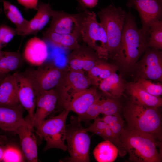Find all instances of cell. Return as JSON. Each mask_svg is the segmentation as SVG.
Returning <instances> with one entry per match:
<instances>
[{
  "mask_svg": "<svg viewBox=\"0 0 162 162\" xmlns=\"http://www.w3.org/2000/svg\"><path fill=\"white\" fill-rule=\"evenodd\" d=\"M66 69L87 73L101 59L84 44L71 51L67 58Z\"/></svg>",
  "mask_w": 162,
  "mask_h": 162,
  "instance_id": "13",
  "label": "cell"
},
{
  "mask_svg": "<svg viewBox=\"0 0 162 162\" xmlns=\"http://www.w3.org/2000/svg\"><path fill=\"white\" fill-rule=\"evenodd\" d=\"M129 9L115 59L125 72L133 70L140 57L149 47L146 36L138 27L135 17Z\"/></svg>",
  "mask_w": 162,
  "mask_h": 162,
  "instance_id": "1",
  "label": "cell"
},
{
  "mask_svg": "<svg viewBox=\"0 0 162 162\" xmlns=\"http://www.w3.org/2000/svg\"><path fill=\"white\" fill-rule=\"evenodd\" d=\"M124 116L129 128L161 140V118L158 108L146 106L131 100L126 106Z\"/></svg>",
  "mask_w": 162,
  "mask_h": 162,
  "instance_id": "3",
  "label": "cell"
},
{
  "mask_svg": "<svg viewBox=\"0 0 162 162\" xmlns=\"http://www.w3.org/2000/svg\"><path fill=\"white\" fill-rule=\"evenodd\" d=\"M89 127L86 128L88 132H92L101 137L103 135L108 124L103 120L102 118L98 117Z\"/></svg>",
  "mask_w": 162,
  "mask_h": 162,
  "instance_id": "34",
  "label": "cell"
},
{
  "mask_svg": "<svg viewBox=\"0 0 162 162\" xmlns=\"http://www.w3.org/2000/svg\"><path fill=\"white\" fill-rule=\"evenodd\" d=\"M76 0V1L79 3L81 7L82 8L83 10H87L86 8L83 5L82 2H81L80 0Z\"/></svg>",
  "mask_w": 162,
  "mask_h": 162,
  "instance_id": "38",
  "label": "cell"
},
{
  "mask_svg": "<svg viewBox=\"0 0 162 162\" xmlns=\"http://www.w3.org/2000/svg\"><path fill=\"white\" fill-rule=\"evenodd\" d=\"M18 98L19 103L28 112L31 122L36 108L37 97L31 82L22 74L18 72Z\"/></svg>",
  "mask_w": 162,
  "mask_h": 162,
  "instance_id": "17",
  "label": "cell"
},
{
  "mask_svg": "<svg viewBox=\"0 0 162 162\" xmlns=\"http://www.w3.org/2000/svg\"><path fill=\"white\" fill-rule=\"evenodd\" d=\"M125 90L130 96L131 100L137 104L155 108L162 106L161 98L148 93L136 82L126 83Z\"/></svg>",
  "mask_w": 162,
  "mask_h": 162,
  "instance_id": "21",
  "label": "cell"
},
{
  "mask_svg": "<svg viewBox=\"0 0 162 162\" xmlns=\"http://www.w3.org/2000/svg\"><path fill=\"white\" fill-rule=\"evenodd\" d=\"M23 59L19 52H4L0 59V76L7 75L19 69L22 64Z\"/></svg>",
  "mask_w": 162,
  "mask_h": 162,
  "instance_id": "27",
  "label": "cell"
},
{
  "mask_svg": "<svg viewBox=\"0 0 162 162\" xmlns=\"http://www.w3.org/2000/svg\"><path fill=\"white\" fill-rule=\"evenodd\" d=\"M5 147L0 141V162L2 161L3 156Z\"/></svg>",
  "mask_w": 162,
  "mask_h": 162,
  "instance_id": "37",
  "label": "cell"
},
{
  "mask_svg": "<svg viewBox=\"0 0 162 162\" xmlns=\"http://www.w3.org/2000/svg\"><path fill=\"white\" fill-rule=\"evenodd\" d=\"M35 69H28L22 73L32 84L37 96L54 89L59 82L65 71L52 62L43 64Z\"/></svg>",
  "mask_w": 162,
  "mask_h": 162,
  "instance_id": "8",
  "label": "cell"
},
{
  "mask_svg": "<svg viewBox=\"0 0 162 162\" xmlns=\"http://www.w3.org/2000/svg\"><path fill=\"white\" fill-rule=\"evenodd\" d=\"M94 12L84 10L80 38L100 58L106 61L109 58L107 36L103 26L98 22Z\"/></svg>",
  "mask_w": 162,
  "mask_h": 162,
  "instance_id": "5",
  "label": "cell"
},
{
  "mask_svg": "<svg viewBox=\"0 0 162 162\" xmlns=\"http://www.w3.org/2000/svg\"><path fill=\"white\" fill-rule=\"evenodd\" d=\"M102 118L110 126L115 137L120 142L119 138L124 128V121L119 112L112 115L105 116Z\"/></svg>",
  "mask_w": 162,
  "mask_h": 162,
  "instance_id": "29",
  "label": "cell"
},
{
  "mask_svg": "<svg viewBox=\"0 0 162 162\" xmlns=\"http://www.w3.org/2000/svg\"><path fill=\"white\" fill-rule=\"evenodd\" d=\"M149 47L162 49V20H158L150 26L146 35Z\"/></svg>",
  "mask_w": 162,
  "mask_h": 162,
  "instance_id": "28",
  "label": "cell"
},
{
  "mask_svg": "<svg viewBox=\"0 0 162 162\" xmlns=\"http://www.w3.org/2000/svg\"><path fill=\"white\" fill-rule=\"evenodd\" d=\"M34 128L31 124L23 125L15 132L19 136L23 154L29 162L38 161L37 143Z\"/></svg>",
  "mask_w": 162,
  "mask_h": 162,
  "instance_id": "18",
  "label": "cell"
},
{
  "mask_svg": "<svg viewBox=\"0 0 162 162\" xmlns=\"http://www.w3.org/2000/svg\"><path fill=\"white\" fill-rule=\"evenodd\" d=\"M95 86L79 91L61 104L64 109L72 111L78 116L83 115L88 108L102 96Z\"/></svg>",
  "mask_w": 162,
  "mask_h": 162,
  "instance_id": "14",
  "label": "cell"
},
{
  "mask_svg": "<svg viewBox=\"0 0 162 162\" xmlns=\"http://www.w3.org/2000/svg\"><path fill=\"white\" fill-rule=\"evenodd\" d=\"M18 3L27 9L37 10L38 0H17Z\"/></svg>",
  "mask_w": 162,
  "mask_h": 162,
  "instance_id": "35",
  "label": "cell"
},
{
  "mask_svg": "<svg viewBox=\"0 0 162 162\" xmlns=\"http://www.w3.org/2000/svg\"><path fill=\"white\" fill-rule=\"evenodd\" d=\"M118 68L116 65L101 59L87 73V76L92 85L98 88L101 81L116 73Z\"/></svg>",
  "mask_w": 162,
  "mask_h": 162,
  "instance_id": "23",
  "label": "cell"
},
{
  "mask_svg": "<svg viewBox=\"0 0 162 162\" xmlns=\"http://www.w3.org/2000/svg\"><path fill=\"white\" fill-rule=\"evenodd\" d=\"M3 0H0V1H1L2 2V1H3Z\"/></svg>",
  "mask_w": 162,
  "mask_h": 162,
  "instance_id": "41",
  "label": "cell"
},
{
  "mask_svg": "<svg viewBox=\"0 0 162 162\" xmlns=\"http://www.w3.org/2000/svg\"><path fill=\"white\" fill-rule=\"evenodd\" d=\"M23 109L20 104L11 106L0 105V129L15 132L20 127L31 124L28 119L24 118Z\"/></svg>",
  "mask_w": 162,
  "mask_h": 162,
  "instance_id": "16",
  "label": "cell"
},
{
  "mask_svg": "<svg viewBox=\"0 0 162 162\" xmlns=\"http://www.w3.org/2000/svg\"><path fill=\"white\" fill-rule=\"evenodd\" d=\"M144 53L142 58L137 62L133 69L136 71L137 80L143 79L161 82V51L152 48H149L148 47Z\"/></svg>",
  "mask_w": 162,
  "mask_h": 162,
  "instance_id": "9",
  "label": "cell"
},
{
  "mask_svg": "<svg viewBox=\"0 0 162 162\" xmlns=\"http://www.w3.org/2000/svg\"><path fill=\"white\" fill-rule=\"evenodd\" d=\"M127 13L120 7L111 4L97 13L106 34L109 58L115 60L118 53Z\"/></svg>",
  "mask_w": 162,
  "mask_h": 162,
  "instance_id": "4",
  "label": "cell"
},
{
  "mask_svg": "<svg viewBox=\"0 0 162 162\" xmlns=\"http://www.w3.org/2000/svg\"><path fill=\"white\" fill-rule=\"evenodd\" d=\"M61 106L58 94L54 89L43 92L37 96L36 108L31 124L35 127Z\"/></svg>",
  "mask_w": 162,
  "mask_h": 162,
  "instance_id": "15",
  "label": "cell"
},
{
  "mask_svg": "<svg viewBox=\"0 0 162 162\" xmlns=\"http://www.w3.org/2000/svg\"><path fill=\"white\" fill-rule=\"evenodd\" d=\"M98 102L101 113L105 116L112 115L119 112L120 105L115 98L107 97L102 98L101 96Z\"/></svg>",
  "mask_w": 162,
  "mask_h": 162,
  "instance_id": "30",
  "label": "cell"
},
{
  "mask_svg": "<svg viewBox=\"0 0 162 162\" xmlns=\"http://www.w3.org/2000/svg\"><path fill=\"white\" fill-rule=\"evenodd\" d=\"M84 6L86 8L92 9L98 4V0H80Z\"/></svg>",
  "mask_w": 162,
  "mask_h": 162,
  "instance_id": "36",
  "label": "cell"
},
{
  "mask_svg": "<svg viewBox=\"0 0 162 162\" xmlns=\"http://www.w3.org/2000/svg\"><path fill=\"white\" fill-rule=\"evenodd\" d=\"M118 150L111 141L105 140L98 144L94 148L93 153L98 162H112L116 159Z\"/></svg>",
  "mask_w": 162,
  "mask_h": 162,
  "instance_id": "26",
  "label": "cell"
},
{
  "mask_svg": "<svg viewBox=\"0 0 162 162\" xmlns=\"http://www.w3.org/2000/svg\"><path fill=\"white\" fill-rule=\"evenodd\" d=\"M125 85L122 76L115 73L101 81L98 88L106 97L115 98L123 95Z\"/></svg>",
  "mask_w": 162,
  "mask_h": 162,
  "instance_id": "22",
  "label": "cell"
},
{
  "mask_svg": "<svg viewBox=\"0 0 162 162\" xmlns=\"http://www.w3.org/2000/svg\"><path fill=\"white\" fill-rule=\"evenodd\" d=\"M78 116H71L70 123L66 125V145L70 157L69 161L88 162L91 140L88 131Z\"/></svg>",
  "mask_w": 162,
  "mask_h": 162,
  "instance_id": "6",
  "label": "cell"
},
{
  "mask_svg": "<svg viewBox=\"0 0 162 162\" xmlns=\"http://www.w3.org/2000/svg\"><path fill=\"white\" fill-rule=\"evenodd\" d=\"M129 160L135 162H160L161 141L153 136L128 128L123 129L119 138Z\"/></svg>",
  "mask_w": 162,
  "mask_h": 162,
  "instance_id": "2",
  "label": "cell"
},
{
  "mask_svg": "<svg viewBox=\"0 0 162 162\" xmlns=\"http://www.w3.org/2000/svg\"><path fill=\"white\" fill-rule=\"evenodd\" d=\"M48 55V47L46 41L34 37L27 42L22 56L30 64L38 66L45 62Z\"/></svg>",
  "mask_w": 162,
  "mask_h": 162,
  "instance_id": "19",
  "label": "cell"
},
{
  "mask_svg": "<svg viewBox=\"0 0 162 162\" xmlns=\"http://www.w3.org/2000/svg\"><path fill=\"white\" fill-rule=\"evenodd\" d=\"M84 13L70 14L53 10L48 30L56 33L73 35L79 38Z\"/></svg>",
  "mask_w": 162,
  "mask_h": 162,
  "instance_id": "12",
  "label": "cell"
},
{
  "mask_svg": "<svg viewBox=\"0 0 162 162\" xmlns=\"http://www.w3.org/2000/svg\"><path fill=\"white\" fill-rule=\"evenodd\" d=\"M136 82L140 86L150 94L157 97H160L162 94V84L158 82L155 83L151 80L140 79Z\"/></svg>",
  "mask_w": 162,
  "mask_h": 162,
  "instance_id": "31",
  "label": "cell"
},
{
  "mask_svg": "<svg viewBox=\"0 0 162 162\" xmlns=\"http://www.w3.org/2000/svg\"><path fill=\"white\" fill-rule=\"evenodd\" d=\"M70 112L64 109L58 115L45 119L34 127L38 135L46 142L44 151L53 148L61 149L64 152L67 151L65 143L66 123Z\"/></svg>",
  "mask_w": 162,
  "mask_h": 162,
  "instance_id": "7",
  "label": "cell"
},
{
  "mask_svg": "<svg viewBox=\"0 0 162 162\" xmlns=\"http://www.w3.org/2000/svg\"><path fill=\"white\" fill-rule=\"evenodd\" d=\"M43 40L50 42L56 46L71 51L79 47V38L76 36L55 33L48 30L44 33Z\"/></svg>",
  "mask_w": 162,
  "mask_h": 162,
  "instance_id": "24",
  "label": "cell"
},
{
  "mask_svg": "<svg viewBox=\"0 0 162 162\" xmlns=\"http://www.w3.org/2000/svg\"><path fill=\"white\" fill-rule=\"evenodd\" d=\"M23 155L15 146H8L5 147L2 161L5 162H21L24 161Z\"/></svg>",
  "mask_w": 162,
  "mask_h": 162,
  "instance_id": "32",
  "label": "cell"
},
{
  "mask_svg": "<svg viewBox=\"0 0 162 162\" xmlns=\"http://www.w3.org/2000/svg\"><path fill=\"white\" fill-rule=\"evenodd\" d=\"M1 10H0V13L1 12Z\"/></svg>",
  "mask_w": 162,
  "mask_h": 162,
  "instance_id": "42",
  "label": "cell"
},
{
  "mask_svg": "<svg viewBox=\"0 0 162 162\" xmlns=\"http://www.w3.org/2000/svg\"><path fill=\"white\" fill-rule=\"evenodd\" d=\"M18 72L7 74L0 83V105L14 106L19 103L18 98Z\"/></svg>",
  "mask_w": 162,
  "mask_h": 162,
  "instance_id": "20",
  "label": "cell"
},
{
  "mask_svg": "<svg viewBox=\"0 0 162 162\" xmlns=\"http://www.w3.org/2000/svg\"><path fill=\"white\" fill-rule=\"evenodd\" d=\"M65 69L63 76L54 88L58 95L61 106L63 103L74 94L92 85L85 73Z\"/></svg>",
  "mask_w": 162,
  "mask_h": 162,
  "instance_id": "10",
  "label": "cell"
},
{
  "mask_svg": "<svg viewBox=\"0 0 162 162\" xmlns=\"http://www.w3.org/2000/svg\"><path fill=\"white\" fill-rule=\"evenodd\" d=\"M5 14L8 18L16 26V34L23 36L29 21L24 18L19 9L10 2L2 1Z\"/></svg>",
  "mask_w": 162,
  "mask_h": 162,
  "instance_id": "25",
  "label": "cell"
},
{
  "mask_svg": "<svg viewBox=\"0 0 162 162\" xmlns=\"http://www.w3.org/2000/svg\"><path fill=\"white\" fill-rule=\"evenodd\" d=\"M127 6L138 12L142 24L140 29L146 36L151 25L162 19V0H127Z\"/></svg>",
  "mask_w": 162,
  "mask_h": 162,
  "instance_id": "11",
  "label": "cell"
},
{
  "mask_svg": "<svg viewBox=\"0 0 162 162\" xmlns=\"http://www.w3.org/2000/svg\"><path fill=\"white\" fill-rule=\"evenodd\" d=\"M4 53V51H2V50H0V59L3 56Z\"/></svg>",
  "mask_w": 162,
  "mask_h": 162,
  "instance_id": "39",
  "label": "cell"
},
{
  "mask_svg": "<svg viewBox=\"0 0 162 162\" xmlns=\"http://www.w3.org/2000/svg\"><path fill=\"white\" fill-rule=\"evenodd\" d=\"M6 75H4L0 76V83Z\"/></svg>",
  "mask_w": 162,
  "mask_h": 162,
  "instance_id": "40",
  "label": "cell"
},
{
  "mask_svg": "<svg viewBox=\"0 0 162 162\" xmlns=\"http://www.w3.org/2000/svg\"><path fill=\"white\" fill-rule=\"evenodd\" d=\"M16 34V28L3 25L0 26V50L8 44Z\"/></svg>",
  "mask_w": 162,
  "mask_h": 162,
  "instance_id": "33",
  "label": "cell"
}]
</instances>
